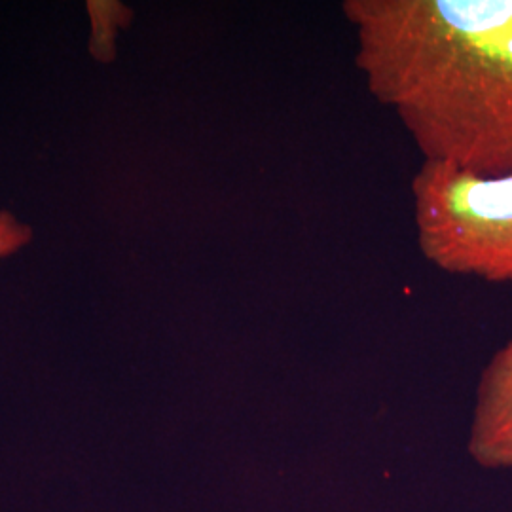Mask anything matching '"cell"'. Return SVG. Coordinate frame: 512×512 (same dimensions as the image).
<instances>
[{"instance_id":"6da1fadb","label":"cell","mask_w":512,"mask_h":512,"mask_svg":"<svg viewBox=\"0 0 512 512\" xmlns=\"http://www.w3.org/2000/svg\"><path fill=\"white\" fill-rule=\"evenodd\" d=\"M355 65L421 164L512 175V0H346Z\"/></svg>"},{"instance_id":"7a4b0ae2","label":"cell","mask_w":512,"mask_h":512,"mask_svg":"<svg viewBox=\"0 0 512 512\" xmlns=\"http://www.w3.org/2000/svg\"><path fill=\"white\" fill-rule=\"evenodd\" d=\"M412 205L421 255L440 272L512 283V175L421 164Z\"/></svg>"},{"instance_id":"3957f363","label":"cell","mask_w":512,"mask_h":512,"mask_svg":"<svg viewBox=\"0 0 512 512\" xmlns=\"http://www.w3.org/2000/svg\"><path fill=\"white\" fill-rule=\"evenodd\" d=\"M467 450L484 469H512V338L482 370Z\"/></svg>"},{"instance_id":"277c9868","label":"cell","mask_w":512,"mask_h":512,"mask_svg":"<svg viewBox=\"0 0 512 512\" xmlns=\"http://www.w3.org/2000/svg\"><path fill=\"white\" fill-rule=\"evenodd\" d=\"M31 228L19 222L12 213L0 211V258L14 255L23 245L31 241Z\"/></svg>"}]
</instances>
